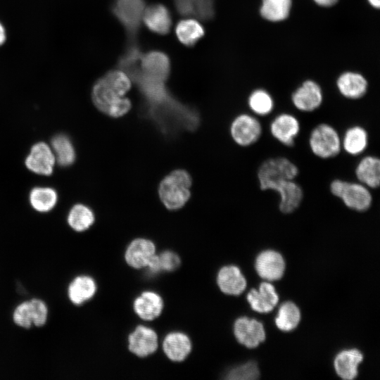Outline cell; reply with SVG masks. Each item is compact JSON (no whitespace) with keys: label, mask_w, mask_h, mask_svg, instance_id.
Returning <instances> with one entry per match:
<instances>
[{"label":"cell","mask_w":380,"mask_h":380,"mask_svg":"<svg viewBox=\"0 0 380 380\" xmlns=\"http://www.w3.org/2000/svg\"><path fill=\"white\" fill-rule=\"evenodd\" d=\"M67 221L73 230L81 232L88 229L93 224L94 215L88 206L76 204L69 211Z\"/></svg>","instance_id":"f546056e"},{"label":"cell","mask_w":380,"mask_h":380,"mask_svg":"<svg viewBox=\"0 0 380 380\" xmlns=\"http://www.w3.org/2000/svg\"><path fill=\"white\" fill-rule=\"evenodd\" d=\"M161 297L155 292L145 291L134 302V310L138 316L144 320H151L158 317L163 310Z\"/></svg>","instance_id":"603a6c76"},{"label":"cell","mask_w":380,"mask_h":380,"mask_svg":"<svg viewBox=\"0 0 380 380\" xmlns=\"http://www.w3.org/2000/svg\"><path fill=\"white\" fill-rule=\"evenodd\" d=\"M336 85L340 93L346 98L357 99L362 97L367 89V82L360 74L346 72L339 76Z\"/></svg>","instance_id":"7402d4cb"},{"label":"cell","mask_w":380,"mask_h":380,"mask_svg":"<svg viewBox=\"0 0 380 380\" xmlns=\"http://www.w3.org/2000/svg\"><path fill=\"white\" fill-rule=\"evenodd\" d=\"M163 348L168 358L172 361L179 362L189 355L191 344L189 337L184 334L172 332L165 336Z\"/></svg>","instance_id":"cb8c5ba5"},{"label":"cell","mask_w":380,"mask_h":380,"mask_svg":"<svg viewBox=\"0 0 380 380\" xmlns=\"http://www.w3.org/2000/svg\"><path fill=\"white\" fill-rule=\"evenodd\" d=\"M139 71L149 77L165 82L171 70L168 56L160 51L141 53L138 61Z\"/></svg>","instance_id":"ba28073f"},{"label":"cell","mask_w":380,"mask_h":380,"mask_svg":"<svg viewBox=\"0 0 380 380\" xmlns=\"http://www.w3.org/2000/svg\"><path fill=\"white\" fill-rule=\"evenodd\" d=\"M32 323L36 327H42L46 322L48 318V308L44 301L38 298H32L29 300Z\"/></svg>","instance_id":"74e56055"},{"label":"cell","mask_w":380,"mask_h":380,"mask_svg":"<svg viewBox=\"0 0 380 380\" xmlns=\"http://www.w3.org/2000/svg\"><path fill=\"white\" fill-rule=\"evenodd\" d=\"M363 355L357 349L345 350L335 357L334 367L336 374L343 379L352 380L357 375V367Z\"/></svg>","instance_id":"ffe728a7"},{"label":"cell","mask_w":380,"mask_h":380,"mask_svg":"<svg viewBox=\"0 0 380 380\" xmlns=\"http://www.w3.org/2000/svg\"><path fill=\"white\" fill-rule=\"evenodd\" d=\"M145 8L144 0H115L112 4V13L123 27L127 44L137 43Z\"/></svg>","instance_id":"3957f363"},{"label":"cell","mask_w":380,"mask_h":380,"mask_svg":"<svg viewBox=\"0 0 380 380\" xmlns=\"http://www.w3.org/2000/svg\"><path fill=\"white\" fill-rule=\"evenodd\" d=\"M13 319L20 327L28 329L33 324L29 301L20 303L14 310Z\"/></svg>","instance_id":"8d00e7d4"},{"label":"cell","mask_w":380,"mask_h":380,"mask_svg":"<svg viewBox=\"0 0 380 380\" xmlns=\"http://www.w3.org/2000/svg\"><path fill=\"white\" fill-rule=\"evenodd\" d=\"M142 23L151 31L164 35L170 30L172 17L168 8L163 4H152L145 8Z\"/></svg>","instance_id":"2e32d148"},{"label":"cell","mask_w":380,"mask_h":380,"mask_svg":"<svg viewBox=\"0 0 380 380\" xmlns=\"http://www.w3.org/2000/svg\"><path fill=\"white\" fill-rule=\"evenodd\" d=\"M369 4L374 8H379L380 6V0H367Z\"/></svg>","instance_id":"b9f144b4"},{"label":"cell","mask_w":380,"mask_h":380,"mask_svg":"<svg viewBox=\"0 0 380 380\" xmlns=\"http://www.w3.org/2000/svg\"><path fill=\"white\" fill-rule=\"evenodd\" d=\"M329 189L332 195L340 198L350 210L365 212L372 205L371 192L360 182L335 179L330 183Z\"/></svg>","instance_id":"277c9868"},{"label":"cell","mask_w":380,"mask_h":380,"mask_svg":"<svg viewBox=\"0 0 380 380\" xmlns=\"http://www.w3.org/2000/svg\"><path fill=\"white\" fill-rule=\"evenodd\" d=\"M309 146L316 156L327 159L336 156L341 149V140L338 132L331 125L321 123L311 132Z\"/></svg>","instance_id":"8992f818"},{"label":"cell","mask_w":380,"mask_h":380,"mask_svg":"<svg viewBox=\"0 0 380 380\" xmlns=\"http://www.w3.org/2000/svg\"><path fill=\"white\" fill-rule=\"evenodd\" d=\"M129 350L139 357H146L154 353L158 348L156 332L146 327L138 326L128 338Z\"/></svg>","instance_id":"9a60e30c"},{"label":"cell","mask_w":380,"mask_h":380,"mask_svg":"<svg viewBox=\"0 0 380 380\" xmlns=\"http://www.w3.org/2000/svg\"><path fill=\"white\" fill-rule=\"evenodd\" d=\"M180 260L177 255L172 251H165L160 255H155L148 265L151 273H158L160 271H172L177 268Z\"/></svg>","instance_id":"836d02e7"},{"label":"cell","mask_w":380,"mask_h":380,"mask_svg":"<svg viewBox=\"0 0 380 380\" xmlns=\"http://www.w3.org/2000/svg\"><path fill=\"white\" fill-rule=\"evenodd\" d=\"M359 182L370 189H377L380 184V160L373 156L362 158L355 170Z\"/></svg>","instance_id":"44dd1931"},{"label":"cell","mask_w":380,"mask_h":380,"mask_svg":"<svg viewBox=\"0 0 380 380\" xmlns=\"http://www.w3.org/2000/svg\"><path fill=\"white\" fill-rule=\"evenodd\" d=\"M300 320V310L296 304L287 301L280 306L278 315L275 319V324L280 330L289 331L298 326Z\"/></svg>","instance_id":"1f68e13d"},{"label":"cell","mask_w":380,"mask_h":380,"mask_svg":"<svg viewBox=\"0 0 380 380\" xmlns=\"http://www.w3.org/2000/svg\"><path fill=\"white\" fill-rule=\"evenodd\" d=\"M96 291L94 280L86 275L75 277L68 287V296L75 305H80L91 299Z\"/></svg>","instance_id":"d4e9b609"},{"label":"cell","mask_w":380,"mask_h":380,"mask_svg":"<svg viewBox=\"0 0 380 380\" xmlns=\"http://www.w3.org/2000/svg\"><path fill=\"white\" fill-rule=\"evenodd\" d=\"M56 158L51 148L45 142L34 144L25 158V164L31 172L44 176L53 173Z\"/></svg>","instance_id":"9c48e42d"},{"label":"cell","mask_w":380,"mask_h":380,"mask_svg":"<svg viewBox=\"0 0 380 380\" xmlns=\"http://www.w3.org/2000/svg\"><path fill=\"white\" fill-rule=\"evenodd\" d=\"M230 133L237 144L248 146L260 139L262 134V125L255 117L248 114H241L232 122Z\"/></svg>","instance_id":"52a82bcc"},{"label":"cell","mask_w":380,"mask_h":380,"mask_svg":"<svg viewBox=\"0 0 380 380\" xmlns=\"http://www.w3.org/2000/svg\"><path fill=\"white\" fill-rule=\"evenodd\" d=\"M220 290L229 295H239L246 287V281L240 270L234 265L223 267L217 274Z\"/></svg>","instance_id":"d6986e66"},{"label":"cell","mask_w":380,"mask_h":380,"mask_svg":"<svg viewBox=\"0 0 380 380\" xmlns=\"http://www.w3.org/2000/svg\"><path fill=\"white\" fill-rule=\"evenodd\" d=\"M270 190L279 194V210L284 214L295 211L300 205L303 192L300 186L293 180L283 179L274 184Z\"/></svg>","instance_id":"8fae6325"},{"label":"cell","mask_w":380,"mask_h":380,"mask_svg":"<svg viewBox=\"0 0 380 380\" xmlns=\"http://www.w3.org/2000/svg\"><path fill=\"white\" fill-rule=\"evenodd\" d=\"M368 144V134L365 128L359 125L352 126L344 133L341 146L350 155L357 156L362 153Z\"/></svg>","instance_id":"484cf974"},{"label":"cell","mask_w":380,"mask_h":380,"mask_svg":"<svg viewBox=\"0 0 380 380\" xmlns=\"http://www.w3.org/2000/svg\"><path fill=\"white\" fill-rule=\"evenodd\" d=\"M297 166L284 157L270 158L262 163L258 170V179L262 191L270 190L276 182L293 180L298 175Z\"/></svg>","instance_id":"5b68a950"},{"label":"cell","mask_w":380,"mask_h":380,"mask_svg":"<svg viewBox=\"0 0 380 380\" xmlns=\"http://www.w3.org/2000/svg\"><path fill=\"white\" fill-rule=\"evenodd\" d=\"M193 17L208 21L215 15V0H193Z\"/></svg>","instance_id":"d590c367"},{"label":"cell","mask_w":380,"mask_h":380,"mask_svg":"<svg viewBox=\"0 0 380 380\" xmlns=\"http://www.w3.org/2000/svg\"><path fill=\"white\" fill-rule=\"evenodd\" d=\"M178 40L186 46H194L205 34V30L195 19H184L175 27Z\"/></svg>","instance_id":"4316f807"},{"label":"cell","mask_w":380,"mask_h":380,"mask_svg":"<svg viewBox=\"0 0 380 380\" xmlns=\"http://www.w3.org/2000/svg\"><path fill=\"white\" fill-rule=\"evenodd\" d=\"M174 5L180 15L184 17L193 16V0H174Z\"/></svg>","instance_id":"f35d334b"},{"label":"cell","mask_w":380,"mask_h":380,"mask_svg":"<svg viewBox=\"0 0 380 380\" xmlns=\"http://www.w3.org/2000/svg\"><path fill=\"white\" fill-rule=\"evenodd\" d=\"M131 87L132 81L124 71L110 70L94 84L93 103L102 113L113 118L121 117L132 106L130 100L125 96Z\"/></svg>","instance_id":"6da1fadb"},{"label":"cell","mask_w":380,"mask_h":380,"mask_svg":"<svg viewBox=\"0 0 380 380\" xmlns=\"http://www.w3.org/2000/svg\"><path fill=\"white\" fill-rule=\"evenodd\" d=\"M234 332L237 341L249 348L257 347L265 339L263 325L255 319L242 317L234 324Z\"/></svg>","instance_id":"30bf717a"},{"label":"cell","mask_w":380,"mask_h":380,"mask_svg":"<svg viewBox=\"0 0 380 380\" xmlns=\"http://www.w3.org/2000/svg\"><path fill=\"white\" fill-rule=\"evenodd\" d=\"M322 92L320 87L314 81L304 82L292 94L294 106L303 112H312L322 103Z\"/></svg>","instance_id":"4fadbf2b"},{"label":"cell","mask_w":380,"mask_h":380,"mask_svg":"<svg viewBox=\"0 0 380 380\" xmlns=\"http://www.w3.org/2000/svg\"><path fill=\"white\" fill-rule=\"evenodd\" d=\"M255 270L258 275L268 281L280 279L285 270V262L282 255L274 251L261 252L255 260Z\"/></svg>","instance_id":"5bb4252c"},{"label":"cell","mask_w":380,"mask_h":380,"mask_svg":"<svg viewBox=\"0 0 380 380\" xmlns=\"http://www.w3.org/2000/svg\"><path fill=\"white\" fill-rule=\"evenodd\" d=\"M29 201L36 211L46 213L55 207L58 194L53 188L37 186L30 191Z\"/></svg>","instance_id":"f1b7e54d"},{"label":"cell","mask_w":380,"mask_h":380,"mask_svg":"<svg viewBox=\"0 0 380 380\" xmlns=\"http://www.w3.org/2000/svg\"><path fill=\"white\" fill-rule=\"evenodd\" d=\"M291 0H262L260 14L266 20L278 22L289 15Z\"/></svg>","instance_id":"4dcf8cb0"},{"label":"cell","mask_w":380,"mask_h":380,"mask_svg":"<svg viewBox=\"0 0 380 380\" xmlns=\"http://www.w3.org/2000/svg\"><path fill=\"white\" fill-rule=\"evenodd\" d=\"M156 254L154 243L145 239H137L128 246L125 260L129 265L139 269L147 267Z\"/></svg>","instance_id":"e0dca14e"},{"label":"cell","mask_w":380,"mask_h":380,"mask_svg":"<svg viewBox=\"0 0 380 380\" xmlns=\"http://www.w3.org/2000/svg\"><path fill=\"white\" fill-rule=\"evenodd\" d=\"M259 376L260 372L257 363L250 361L230 370L226 378L232 380H254Z\"/></svg>","instance_id":"e575fe53"},{"label":"cell","mask_w":380,"mask_h":380,"mask_svg":"<svg viewBox=\"0 0 380 380\" xmlns=\"http://www.w3.org/2000/svg\"><path fill=\"white\" fill-rule=\"evenodd\" d=\"M272 137L281 144L291 147L300 132V123L293 115L281 113L276 116L270 126Z\"/></svg>","instance_id":"7c38bea8"},{"label":"cell","mask_w":380,"mask_h":380,"mask_svg":"<svg viewBox=\"0 0 380 380\" xmlns=\"http://www.w3.org/2000/svg\"><path fill=\"white\" fill-rule=\"evenodd\" d=\"M338 0H314V1L321 6H331L337 3Z\"/></svg>","instance_id":"ab89813d"},{"label":"cell","mask_w":380,"mask_h":380,"mask_svg":"<svg viewBox=\"0 0 380 380\" xmlns=\"http://www.w3.org/2000/svg\"><path fill=\"white\" fill-rule=\"evenodd\" d=\"M247 300L253 310L266 313L273 310L279 301V296L272 284L262 282L258 290L253 289L250 291Z\"/></svg>","instance_id":"ac0fdd59"},{"label":"cell","mask_w":380,"mask_h":380,"mask_svg":"<svg viewBox=\"0 0 380 380\" xmlns=\"http://www.w3.org/2000/svg\"><path fill=\"white\" fill-rule=\"evenodd\" d=\"M6 40V31L4 25L0 22V46H2Z\"/></svg>","instance_id":"60d3db41"},{"label":"cell","mask_w":380,"mask_h":380,"mask_svg":"<svg viewBox=\"0 0 380 380\" xmlns=\"http://www.w3.org/2000/svg\"><path fill=\"white\" fill-rule=\"evenodd\" d=\"M248 103L250 109L260 116L270 114L274 108L272 96L263 89L253 91L248 97Z\"/></svg>","instance_id":"d6a6232c"},{"label":"cell","mask_w":380,"mask_h":380,"mask_svg":"<svg viewBox=\"0 0 380 380\" xmlns=\"http://www.w3.org/2000/svg\"><path fill=\"white\" fill-rule=\"evenodd\" d=\"M56 162L62 167L71 165L75 160V151L70 139L64 134L55 135L51 141Z\"/></svg>","instance_id":"83f0119b"},{"label":"cell","mask_w":380,"mask_h":380,"mask_svg":"<svg viewBox=\"0 0 380 380\" xmlns=\"http://www.w3.org/2000/svg\"><path fill=\"white\" fill-rule=\"evenodd\" d=\"M191 178L183 170H177L160 182L158 193L163 203L170 210L179 209L188 201L191 193Z\"/></svg>","instance_id":"7a4b0ae2"}]
</instances>
